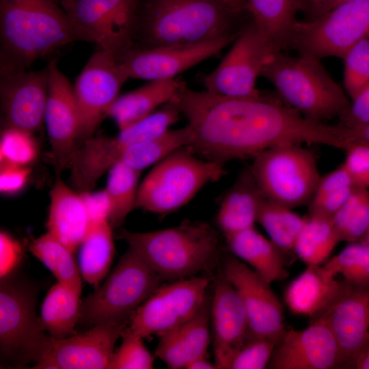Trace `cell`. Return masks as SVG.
Instances as JSON below:
<instances>
[{"mask_svg":"<svg viewBox=\"0 0 369 369\" xmlns=\"http://www.w3.org/2000/svg\"><path fill=\"white\" fill-rule=\"evenodd\" d=\"M323 266L350 284H369V245L363 241L349 243Z\"/></svg>","mask_w":369,"mask_h":369,"instance_id":"cell-37","label":"cell"},{"mask_svg":"<svg viewBox=\"0 0 369 369\" xmlns=\"http://www.w3.org/2000/svg\"><path fill=\"white\" fill-rule=\"evenodd\" d=\"M249 168L264 196L290 208L310 204L320 178L314 154L299 144L266 149Z\"/></svg>","mask_w":369,"mask_h":369,"instance_id":"cell-9","label":"cell"},{"mask_svg":"<svg viewBox=\"0 0 369 369\" xmlns=\"http://www.w3.org/2000/svg\"><path fill=\"white\" fill-rule=\"evenodd\" d=\"M313 56L274 53L260 76L276 88L285 103L318 122L341 117L350 105L345 92Z\"/></svg>","mask_w":369,"mask_h":369,"instance_id":"cell-5","label":"cell"},{"mask_svg":"<svg viewBox=\"0 0 369 369\" xmlns=\"http://www.w3.org/2000/svg\"><path fill=\"white\" fill-rule=\"evenodd\" d=\"M223 1L236 12L243 14L247 10L246 0H223Z\"/></svg>","mask_w":369,"mask_h":369,"instance_id":"cell-52","label":"cell"},{"mask_svg":"<svg viewBox=\"0 0 369 369\" xmlns=\"http://www.w3.org/2000/svg\"><path fill=\"white\" fill-rule=\"evenodd\" d=\"M49 90L44 124L57 175L69 169L79 144L80 117L73 87L59 70L57 59L47 65Z\"/></svg>","mask_w":369,"mask_h":369,"instance_id":"cell-17","label":"cell"},{"mask_svg":"<svg viewBox=\"0 0 369 369\" xmlns=\"http://www.w3.org/2000/svg\"><path fill=\"white\" fill-rule=\"evenodd\" d=\"M122 343L111 357L108 369H151L154 357L144 343V338L127 327L123 330Z\"/></svg>","mask_w":369,"mask_h":369,"instance_id":"cell-41","label":"cell"},{"mask_svg":"<svg viewBox=\"0 0 369 369\" xmlns=\"http://www.w3.org/2000/svg\"><path fill=\"white\" fill-rule=\"evenodd\" d=\"M140 0H62L73 26L86 42L118 59L133 47Z\"/></svg>","mask_w":369,"mask_h":369,"instance_id":"cell-11","label":"cell"},{"mask_svg":"<svg viewBox=\"0 0 369 369\" xmlns=\"http://www.w3.org/2000/svg\"><path fill=\"white\" fill-rule=\"evenodd\" d=\"M369 32V0H354L310 20H297L288 47L318 59L343 58Z\"/></svg>","mask_w":369,"mask_h":369,"instance_id":"cell-10","label":"cell"},{"mask_svg":"<svg viewBox=\"0 0 369 369\" xmlns=\"http://www.w3.org/2000/svg\"><path fill=\"white\" fill-rule=\"evenodd\" d=\"M119 238L138 253L162 281H175L211 269L217 260V231L204 221H182L180 225L148 232L125 229Z\"/></svg>","mask_w":369,"mask_h":369,"instance_id":"cell-4","label":"cell"},{"mask_svg":"<svg viewBox=\"0 0 369 369\" xmlns=\"http://www.w3.org/2000/svg\"><path fill=\"white\" fill-rule=\"evenodd\" d=\"M109 172L104 193L109 206V222L112 228H117L135 208L141 172L130 168L120 161Z\"/></svg>","mask_w":369,"mask_h":369,"instance_id":"cell-33","label":"cell"},{"mask_svg":"<svg viewBox=\"0 0 369 369\" xmlns=\"http://www.w3.org/2000/svg\"><path fill=\"white\" fill-rule=\"evenodd\" d=\"M225 238L234 256L251 267L268 283L288 276L284 252L254 227Z\"/></svg>","mask_w":369,"mask_h":369,"instance_id":"cell-27","label":"cell"},{"mask_svg":"<svg viewBox=\"0 0 369 369\" xmlns=\"http://www.w3.org/2000/svg\"><path fill=\"white\" fill-rule=\"evenodd\" d=\"M215 364L227 369L234 353L249 338V323L241 299L223 273L215 284L210 301Z\"/></svg>","mask_w":369,"mask_h":369,"instance_id":"cell-22","label":"cell"},{"mask_svg":"<svg viewBox=\"0 0 369 369\" xmlns=\"http://www.w3.org/2000/svg\"><path fill=\"white\" fill-rule=\"evenodd\" d=\"M342 59L344 89L352 99L369 84V36L354 44Z\"/></svg>","mask_w":369,"mask_h":369,"instance_id":"cell-39","label":"cell"},{"mask_svg":"<svg viewBox=\"0 0 369 369\" xmlns=\"http://www.w3.org/2000/svg\"><path fill=\"white\" fill-rule=\"evenodd\" d=\"M241 14L223 0H140L133 43L151 48L237 36L247 24Z\"/></svg>","mask_w":369,"mask_h":369,"instance_id":"cell-3","label":"cell"},{"mask_svg":"<svg viewBox=\"0 0 369 369\" xmlns=\"http://www.w3.org/2000/svg\"><path fill=\"white\" fill-rule=\"evenodd\" d=\"M361 241L367 243L369 245V230L368 231L366 236L364 237V238Z\"/></svg>","mask_w":369,"mask_h":369,"instance_id":"cell-54","label":"cell"},{"mask_svg":"<svg viewBox=\"0 0 369 369\" xmlns=\"http://www.w3.org/2000/svg\"><path fill=\"white\" fill-rule=\"evenodd\" d=\"M210 302L207 298L189 320L177 327L182 342L189 355L190 362L206 356L210 342Z\"/></svg>","mask_w":369,"mask_h":369,"instance_id":"cell-38","label":"cell"},{"mask_svg":"<svg viewBox=\"0 0 369 369\" xmlns=\"http://www.w3.org/2000/svg\"><path fill=\"white\" fill-rule=\"evenodd\" d=\"M264 197L250 168L241 172L223 197L217 214V226L224 236L254 227Z\"/></svg>","mask_w":369,"mask_h":369,"instance_id":"cell-25","label":"cell"},{"mask_svg":"<svg viewBox=\"0 0 369 369\" xmlns=\"http://www.w3.org/2000/svg\"><path fill=\"white\" fill-rule=\"evenodd\" d=\"M162 279L128 247L105 282L81 301L79 324L129 323L137 309L161 286Z\"/></svg>","mask_w":369,"mask_h":369,"instance_id":"cell-8","label":"cell"},{"mask_svg":"<svg viewBox=\"0 0 369 369\" xmlns=\"http://www.w3.org/2000/svg\"><path fill=\"white\" fill-rule=\"evenodd\" d=\"M217 369L215 363H210L206 357H200L191 361L186 369Z\"/></svg>","mask_w":369,"mask_h":369,"instance_id":"cell-51","label":"cell"},{"mask_svg":"<svg viewBox=\"0 0 369 369\" xmlns=\"http://www.w3.org/2000/svg\"><path fill=\"white\" fill-rule=\"evenodd\" d=\"M28 249L50 270L58 283L81 295L82 276L74 258V252L49 232L31 239Z\"/></svg>","mask_w":369,"mask_h":369,"instance_id":"cell-31","label":"cell"},{"mask_svg":"<svg viewBox=\"0 0 369 369\" xmlns=\"http://www.w3.org/2000/svg\"><path fill=\"white\" fill-rule=\"evenodd\" d=\"M275 52L251 19L219 66L204 79L206 90L230 96H256L257 78Z\"/></svg>","mask_w":369,"mask_h":369,"instance_id":"cell-13","label":"cell"},{"mask_svg":"<svg viewBox=\"0 0 369 369\" xmlns=\"http://www.w3.org/2000/svg\"><path fill=\"white\" fill-rule=\"evenodd\" d=\"M184 81L180 77L150 81L145 85L119 95L107 113L119 131L146 118L159 106L172 100Z\"/></svg>","mask_w":369,"mask_h":369,"instance_id":"cell-26","label":"cell"},{"mask_svg":"<svg viewBox=\"0 0 369 369\" xmlns=\"http://www.w3.org/2000/svg\"><path fill=\"white\" fill-rule=\"evenodd\" d=\"M49 196L47 232L74 253L92 223L85 196L66 184L60 175H57Z\"/></svg>","mask_w":369,"mask_h":369,"instance_id":"cell-23","label":"cell"},{"mask_svg":"<svg viewBox=\"0 0 369 369\" xmlns=\"http://www.w3.org/2000/svg\"><path fill=\"white\" fill-rule=\"evenodd\" d=\"M355 368L369 369V344L359 358Z\"/></svg>","mask_w":369,"mask_h":369,"instance_id":"cell-53","label":"cell"},{"mask_svg":"<svg viewBox=\"0 0 369 369\" xmlns=\"http://www.w3.org/2000/svg\"><path fill=\"white\" fill-rule=\"evenodd\" d=\"M368 36H369V32H368Z\"/></svg>","mask_w":369,"mask_h":369,"instance_id":"cell-55","label":"cell"},{"mask_svg":"<svg viewBox=\"0 0 369 369\" xmlns=\"http://www.w3.org/2000/svg\"><path fill=\"white\" fill-rule=\"evenodd\" d=\"M49 90L47 66L39 70L1 74L0 97L5 128L32 134L44 124Z\"/></svg>","mask_w":369,"mask_h":369,"instance_id":"cell-20","label":"cell"},{"mask_svg":"<svg viewBox=\"0 0 369 369\" xmlns=\"http://www.w3.org/2000/svg\"><path fill=\"white\" fill-rule=\"evenodd\" d=\"M340 241H361L369 230V190L355 187L331 218Z\"/></svg>","mask_w":369,"mask_h":369,"instance_id":"cell-36","label":"cell"},{"mask_svg":"<svg viewBox=\"0 0 369 369\" xmlns=\"http://www.w3.org/2000/svg\"><path fill=\"white\" fill-rule=\"evenodd\" d=\"M112 227L107 218L92 221L79 247V264L83 279L97 288L111 267L115 247Z\"/></svg>","mask_w":369,"mask_h":369,"instance_id":"cell-29","label":"cell"},{"mask_svg":"<svg viewBox=\"0 0 369 369\" xmlns=\"http://www.w3.org/2000/svg\"><path fill=\"white\" fill-rule=\"evenodd\" d=\"M30 175L28 166L0 163V191L7 195L18 193L27 183Z\"/></svg>","mask_w":369,"mask_h":369,"instance_id":"cell-47","label":"cell"},{"mask_svg":"<svg viewBox=\"0 0 369 369\" xmlns=\"http://www.w3.org/2000/svg\"><path fill=\"white\" fill-rule=\"evenodd\" d=\"M342 163L356 187L369 189V144H353Z\"/></svg>","mask_w":369,"mask_h":369,"instance_id":"cell-44","label":"cell"},{"mask_svg":"<svg viewBox=\"0 0 369 369\" xmlns=\"http://www.w3.org/2000/svg\"><path fill=\"white\" fill-rule=\"evenodd\" d=\"M342 128L350 146L353 144H369V123L353 128Z\"/></svg>","mask_w":369,"mask_h":369,"instance_id":"cell-50","label":"cell"},{"mask_svg":"<svg viewBox=\"0 0 369 369\" xmlns=\"http://www.w3.org/2000/svg\"><path fill=\"white\" fill-rule=\"evenodd\" d=\"M181 148L155 164L139 185L135 208L159 215L187 204L206 184L226 174L224 164Z\"/></svg>","mask_w":369,"mask_h":369,"instance_id":"cell-6","label":"cell"},{"mask_svg":"<svg viewBox=\"0 0 369 369\" xmlns=\"http://www.w3.org/2000/svg\"><path fill=\"white\" fill-rule=\"evenodd\" d=\"M307 220L291 208L264 198L257 222L265 230L270 239L284 253L293 250L295 241Z\"/></svg>","mask_w":369,"mask_h":369,"instance_id":"cell-35","label":"cell"},{"mask_svg":"<svg viewBox=\"0 0 369 369\" xmlns=\"http://www.w3.org/2000/svg\"><path fill=\"white\" fill-rule=\"evenodd\" d=\"M318 318L326 322L333 333L344 368H355L369 344V284H353L345 281L339 297Z\"/></svg>","mask_w":369,"mask_h":369,"instance_id":"cell-21","label":"cell"},{"mask_svg":"<svg viewBox=\"0 0 369 369\" xmlns=\"http://www.w3.org/2000/svg\"><path fill=\"white\" fill-rule=\"evenodd\" d=\"M210 278L193 276L161 285L133 314L128 327L146 340L189 320L207 299Z\"/></svg>","mask_w":369,"mask_h":369,"instance_id":"cell-12","label":"cell"},{"mask_svg":"<svg viewBox=\"0 0 369 369\" xmlns=\"http://www.w3.org/2000/svg\"><path fill=\"white\" fill-rule=\"evenodd\" d=\"M344 285L323 266H308L288 285L285 303L292 314L315 319L334 303Z\"/></svg>","mask_w":369,"mask_h":369,"instance_id":"cell-24","label":"cell"},{"mask_svg":"<svg viewBox=\"0 0 369 369\" xmlns=\"http://www.w3.org/2000/svg\"><path fill=\"white\" fill-rule=\"evenodd\" d=\"M276 343L261 338H248L232 355L227 369H263L268 367Z\"/></svg>","mask_w":369,"mask_h":369,"instance_id":"cell-42","label":"cell"},{"mask_svg":"<svg viewBox=\"0 0 369 369\" xmlns=\"http://www.w3.org/2000/svg\"><path fill=\"white\" fill-rule=\"evenodd\" d=\"M37 290L34 284L14 274L1 279L0 353L4 365L36 364L51 345L53 338L36 315Z\"/></svg>","mask_w":369,"mask_h":369,"instance_id":"cell-7","label":"cell"},{"mask_svg":"<svg viewBox=\"0 0 369 369\" xmlns=\"http://www.w3.org/2000/svg\"><path fill=\"white\" fill-rule=\"evenodd\" d=\"M38 154L33 134L12 128L4 129L0 141V163L28 166Z\"/></svg>","mask_w":369,"mask_h":369,"instance_id":"cell-40","label":"cell"},{"mask_svg":"<svg viewBox=\"0 0 369 369\" xmlns=\"http://www.w3.org/2000/svg\"><path fill=\"white\" fill-rule=\"evenodd\" d=\"M247 10L276 51L288 47L297 13L296 0H246Z\"/></svg>","mask_w":369,"mask_h":369,"instance_id":"cell-28","label":"cell"},{"mask_svg":"<svg viewBox=\"0 0 369 369\" xmlns=\"http://www.w3.org/2000/svg\"><path fill=\"white\" fill-rule=\"evenodd\" d=\"M174 100L188 121V148L208 160L224 164L287 144L344 146L337 125L309 120L261 93L230 96L193 90L184 82Z\"/></svg>","mask_w":369,"mask_h":369,"instance_id":"cell-1","label":"cell"},{"mask_svg":"<svg viewBox=\"0 0 369 369\" xmlns=\"http://www.w3.org/2000/svg\"><path fill=\"white\" fill-rule=\"evenodd\" d=\"M340 242L331 219L309 215L293 251L307 266L322 265Z\"/></svg>","mask_w":369,"mask_h":369,"instance_id":"cell-32","label":"cell"},{"mask_svg":"<svg viewBox=\"0 0 369 369\" xmlns=\"http://www.w3.org/2000/svg\"><path fill=\"white\" fill-rule=\"evenodd\" d=\"M128 323H104L62 339H53L49 351L31 368L104 369L117 340Z\"/></svg>","mask_w":369,"mask_h":369,"instance_id":"cell-18","label":"cell"},{"mask_svg":"<svg viewBox=\"0 0 369 369\" xmlns=\"http://www.w3.org/2000/svg\"><path fill=\"white\" fill-rule=\"evenodd\" d=\"M189 142L190 131L187 125L178 129H169L159 136L132 146L119 161L130 168L141 172L174 151L188 147Z\"/></svg>","mask_w":369,"mask_h":369,"instance_id":"cell-34","label":"cell"},{"mask_svg":"<svg viewBox=\"0 0 369 369\" xmlns=\"http://www.w3.org/2000/svg\"><path fill=\"white\" fill-rule=\"evenodd\" d=\"M237 36L151 48L133 46L118 61L128 79L148 81L174 79L178 74L215 55L233 42Z\"/></svg>","mask_w":369,"mask_h":369,"instance_id":"cell-15","label":"cell"},{"mask_svg":"<svg viewBox=\"0 0 369 369\" xmlns=\"http://www.w3.org/2000/svg\"><path fill=\"white\" fill-rule=\"evenodd\" d=\"M81 295L57 283L52 286L42 302L40 323L54 339H62L77 333L75 327L81 315Z\"/></svg>","mask_w":369,"mask_h":369,"instance_id":"cell-30","label":"cell"},{"mask_svg":"<svg viewBox=\"0 0 369 369\" xmlns=\"http://www.w3.org/2000/svg\"><path fill=\"white\" fill-rule=\"evenodd\" d=\"M23 255L20 243L5 231L0 233L1 279L15 273Z\"/></svg>","mask_w":369,"mask_h":369,"instance_id":"cell-46","label":"cell"},{"mask_svg":"<svg viewBox=\"0 0 369 369\" xmlns=\"http://www.w3.org/2000/svg\"><path fill=\"white\" fill-rule=\"evenodd\" d=\"M369 123V84L357 94L350 102L346 112L339 118V125L353 128Z\"/></svg>","mask_w":369,"mask_h":369,"instance_id":"cell-45","label":"cell"},{"mask_svg":"<svg viewBox=\"0 0 369 369\" xmlns=\"http://www.w3.org/2000/svg\"><path fill=\"white\" fill-rule=\"evenodd\" d=\"M268 368L331 369L344 368V364L331 329L318 318L303 329L286 330L275 345Z\"/></svg>","mask_w":369,"mask_h":369,"instance_id":"cell-19","label":"cell"},{"mask_svg":"<svg viewBox=\"0 0 369 369\" xmlns=\"http://www.w3.org/2000/svg\"><path fill=\"white\" fill-rule=\"evenodd\" d=\"M128 79L111 53L100 49L90 57L72 86L80 117L79 143L93 136Z\"/></svg>","mask_w":369,"mask_h":369,"instance_id":"cell-14","label":"cell"},{"mask_svg":"<svg viewBox=\"0 0 369 369\" xmlns=\"http://www.w3.org/2000/svg\"><path fill=\"white\" fill-rule=\"evenodd\" d=\"M354 0H296L297 13L301 12L305 20L319 17L333 8Z\"/></svg>","mask_w":369,"mask_h":369,"instance_id":"cell-49","label":"cell"},{"mask_svg":"<svg viewBox=\"0 0 369 369\" xmlns=\"http://www.w3.org/2000/svg\"><path fill=\"white\" fill-rule=\"evenodd\" d=\"M351 186L355 187L349 174L342 164L337 169L320 177L310 204L317 202L335 191Z\"/></svg>","mask_w":369,"mask_h":369,"instance_id":"cell-48","label":"cell"},{"mask_svg":"<svg viewBox=\"0 0 369 369\" xmlns=\"http://www.w3.org/2000/svg\"><path fill=\"white\" fill-rule=\"evenodd\" d=\"M159 339L155 355L169 368L186 369L190 362V357L182 342L177 327L161 335Z\"/></svg>","mask_w":369,"mask_h":369,"instance_id":"cell-43","label":"cell"},{"mask_svg":"<svg viewBox=\"0 0 369 369\" xmlns=\"http://www.w3.org/2000/svg\"><path fill=\"white\" fill-rule=\"evenodd\" d=\"M223 274L243 304L249 323V338H264L277 344L286 329L282 305L271 284L234 256L226 258Z\"/></svg>","mask_w":369,"mask_h":369,"instance_id":"cell-16","label":"cell"},{"mask_svg":"<svg viewBox=\"0 0 369 369\" xmlns=\"http://www.w3.org/2000/svg\"><path fill=\"white\" fill-rule=\"evenodd\" d=\"M85 41L55 0H0V73L27 70L38 59Z\"/></svg>","mask_w":369,"mask_h":369,"instance_id":"cell-2","label":"cell"}]
</instances>
